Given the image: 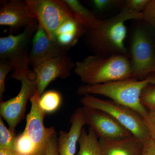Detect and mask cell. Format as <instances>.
Here are the masks:
<instances>
[{
    "label": "cell",
    "mask_w": 155,
    "mask_h": 155,
    "mask_svg": "<svg viewBox=\"0 0 155 155\" xmlns=\"http://www.w3.org/2000/svg\"><path fill=\"white\" fill-rule=\"evenodd\" d=\"M142 14L123 8L116 16L102 20L98 26L87 30L89 45L95 54L104 56L124 54L129 56L125 47L127 35L125 22L129 20H142Z\"/></svg>",
    "instance_id": "6da1fadb"
},
{
    "label": "cell",
    "mask_w": 155,
    "mask_h": 155,
    "mask_svg": "<svg viewBox=\"0 0 155 155\" xmlns=\"http://www.w3.org/2000/svg\"><path fill=\"white\" fill-rule=\"evenodd\" d=\"M74 72L83 83L95 85L132 77L129 56L124 54L89 56L75 63Z\"/></svg>",
    "instance_id": "7a4b0ae2"
},
{
    "label": "cell",
    "mask_w": 155,
    "mask_h": 155,
    "mask_svg": "<svg viewBox=\"0 0 155 155\" xmlns=\"http://www.w3.org/2000/svg\"><path fill=\"white\" fill-rule=\"evenodd\" d=\"M155 84V76H148L142 80L129 78L95 85H81L77 89L79 95H100L111 101L130 108L144 118L148 110L142 104L140 97L144 89Z\"/></svg>",
    "instance_id": "3957f363"
},
{
    "label": "cell",
    "mask_w": 155,
    "mask_h": 155,
    "mask_svg": "<svg viewBox=\"0 0 155 155\" xmlns=\"http://www.w3.org/2000/svg\"><path fill=\"white\" fill-rule=\"evenodd\" d=\"M83 96L80 99L83 107L105 112L143 142L151 138L143 118L132 109L110 100L101 99L92 95Z\"/></svg>",
    "instance_id": "277c9868"
},
{
    "label": "cell",
    "mask_w": 155,
    "mask_h": 155,
    "mask_svg": "<svg viewBox=\"0 0 155 155\" xmlns=\"http://www.w3.org/2000/svg\"><path fill=\"white\" fill-rule=\"evenodd\" d=\"M151 33L143 23L134 30L129 54L132 78L142 80L155 73V43Z\"/></svg>",
    "instance_id": "5b68a950"
},
{
    "label": "cell",
    "mask_w": 155,
    "mask_h": 155,
    "mask_svg": "<svg viewBox=\"0 0 155 155\" xmlns=\"http://www.w3.org/2000/svg\"><path fill=\"white\" fill-rule=\"evenodd\" d=\"M11 78L19 81L21 86L14 97L0 103L1 116L8 123L9 129L15 132L17 125L24 119L26 105L37 90L33 71L30 69L13 72Z\"/></svg>",
    "instance_id": "8992f818"
},
{
    "label": "cell",
    "mask_w": 155,
    "mask_h": 155,
    "mask_svg": "<svg viewBox=\"0 0 155 155\" xmlns=\"http://www.w3.org/2000/svg\"><path fill=\"white\" fill-rule=\"evenodd\" d=\"M38 25L35 19L21 33L0 38L1 61H9L13 72L29 69V52Z\"/></svg>",
    "instance_id": "52a82bcc"
},
{
    "label": "cell",
    "mask_w": 155,
    "mask_h": 155,
    "mask_svg": "<svg viewBox=\"0 0 155 155\" xmlns=\"http://www.w3.org/2000/svg\"><path fill=\"white\" fill-rule=\"evenodd\" d=\"M31 16L56 40V31L64 22L74 18L72 11L64 1L26 0Z\"/></svg>",
    "instance_id": "ba28073f"
},
{
    "label": "cell",
    "mask_w": 155,
    "mask_h": 155,
    "mask_svg": "<svg viewBox=\"0 0 155 155\" xmlns=\"http://www.w3.org/2000/svg\"><path fill=\"white\" fill-rule=\"evenodd\" d=\"M40 97L37 90L30 99L31 108L26 116L25 130L36 146L41 155H44L49 142L56 132L54 127H45L44 120L46 113L40 105Z\"/></svg>",
    "instance_id": "9c48e42d"
},
{
    "label": "cell",
    "mask_w": 155,
    "mask_h": 155,
    "mask_svg": "<svg viewBox=\"0 0 155 155\" xmlns=\"http://www.w3.org/2000/svg\"><path fill=\"white\" fill-rule=\"evenodd\" d=\"M86 124L100 139L118 140L133 135L117 120L100 110L83 107Z\"/></svg>",
    "instance_id": "30bf717a"
},
{
    "label": "cell",
    "mask_w": 155,
    "mask_h": 155,
    "mask_svg": "<svg viewBox=\"0 0 155 155\" xmlns=\"http://www.w3.org/2000/svg\"><path fill=\"white\" fill-rule=\"evenodd\" d=\"M75 64L67 54L49 59L33 68L37 88L41 96L52 81L58 78L69 77Z\"/></svg>",
    "instance_id": "8fae6325"
},
{
    "label": "cell",
    "mask_w": 155,
    "mask_h": 155,
    "mask_svg": "<svg viewBox=\"0 0 155 155\" xmlns=\"http://www.w3.org/2000/svg\"><path fill=\"white\" fill-rule=\"evenodd\" d=\"M69 49L50 38L44 28L38 25L32 39L28 61L32 68L49 59L67 54Z\"/></svg>",
    "instance_id": "7c38bea8"
},
{
    "label": "cell",
    "mask_w": 155,
    "mask_h": 155,
    "mask_svg": "<svg viewBox=\"0 0 155 155\" xmlns=\"http://www.w3.org/2000/svg\"><path fill=\"white\" fill-rule=\"evenodd\" d=\"M35 19L31 17L26 1L11 0L2 3L0 9V25L12 30L25 28Z\"/></svg>",
    "instance_id": "4fadbf2b"
},
{
    "label": "cell",
    "mask_w": 155,
    "mask_h": 155,
    "mask_svg": "<svg viewBox=\"0 0 155 155\" xmlns=\"http://www.w3.org/2000/svg\"><path fill=\"white\" fill-rule=\"evenodd\" d=\"M71 127L69 132L61 130L58 137L59 155H75L84 126L87 125L83 107L78 108L70 119Z\"/></svg>",
    "instance_id": "5bb4252c"
},
{
    "label": "cell",
    "mask_w": 155,
    "mask_h": 155,
    "mask_svg": "<svg viewBox=\"0 0 155 155\" xmlns=\"http://www.w3.org/2000/svg\"><path fill=\"white\" fill-rule=\"evenodd\" d=\"M103 155H142L144 142L132 135L118 140L100 139Z\"/></svg>",
    "instance_id": "9a60e30c"
},
{
    "label": "cell",
    "mask_w": 155,
    "mask_h": 155,
    "mask_svg": "<svg viewBox=\"0 0 155 155\" xmlns=\"http://www.w3.org/2000/svg\"><path fill=\"white\" fill-rule=\"evenodd\" d=\"M74 16V18L87 29L97 27L102 20L97 18L91 11L77 0H64Z\"/></svg>",
    "instance_id": "2e32d148"
},
{
    "label": "cell",
    "mask_w": 155,
    "mask_h": 155,
    "mask_svg": "<svg viewBox=\"0 0 155 155\" xmlns=\"http://www.w3.org/2000/svg\"><path fill=\"white\" fill-rule=\"evenodd\" d=\"M78 143V155H103L99 139L90 127L88 132L83 129Z\"/></svg>",
    "instance_id": "e0dca14e"
},
{
    "label": "cell",
    "mask_w": 155,
    "mask_h": 155,
    "mask_svg": "<svg viewBox=\"0 0 155 155\" xmlns=\"http://www.w3.org/2000/svg\"><path fill=\"white\" fill-rule=\"evenodd\" d=\"M15 149V151L20 155H41L25 129L20 135L17 136Z\"/></svg>",
    "instance_id": "ac0fdd59"
},
{
    "label": "cell",
    "mask_w": 155,
    "mask_h": 155,
    "mask_svg": "<svg viewBox=\"0 0 155 155\" xmlns=\"http://www.w3.org/2000/svg\"><path fill=\"white\" fill-rule=\"evenodd\" d=\"M61 94L55 91H48L44 93L40 99V105L47 113H51L57 110L61 103Z\"/></svg>",
    "instance_id": "d6986e66"
},
{
    "label": "cell",
    "mask_w": 155,
    "mask_h": 155,
    "mask_svg": "<svg viewBox=\"0 0 155 155\" xmlns=\"http://www.w3.org/2000/svg\"><path fill=\"white\" fill-rule=\"evenodd\" d=\"M17 136L15 132L7 128L2 118L0 117V149L12 150L15 151V143Z\"/></svg>",
    "instance_id": "ffe728a7"
},
{
    "label": "cell",
    "mask_w": 155,
    "mask_h": 155,
    "mask_svg": "<svg viewBox=\"0 0 155 155\" xmlns=\"http://www.w3.org/2000/svg\"><path fill=\"white\" fill-rule=\"evenodd\" d=\"M150 84L143 90L140 97L142 104L148 110H155V86Z\"/></svg>",
    "instance_id": "44dd1931"
},
{
    "label": "cell",
    "mask_w": 155,
    "mask_h": 155,
    "mask_svg": "<svg viewBox=\"0 0 155 155\" xmlns=\"http://www.w3.org/2000/svg\"><path fill=\"white\" fill-rule=\"evenodd\" d=\"M12 70L13 67L8 61H1L0 63V100L2 101L4 94L6 91L5 80L8 74Z\"/></svg>",
    "instance_id": "7402d4cb"
},
{
    "label": "cell",
    "mask_w": 155,
    "mask_h": 155,
    "mask_svg": "<svg viewBox=\"0 0 155 155\" xmlns=\"http://www.w3.org/2000/svg\"><path fill=\"white\" fill-rule=\"evenodd\" d=\"M150 0H127L122 1L123 8L135 13H141L145 9Z\"/></svg>",
    "instance_id": "603a6c76"
},
{
    "label": "cell",
    "mask_w": 155,
    "mask_h": 155,
    "mask_svg": "<svg viewBox=\"0 0 155 155\" xmlns=\"http://www.w3.org/2000/svg\"><path fill=\"white\" fill-rule=\"evenodd\" d=\"M142 14L143 21L155 28V0L150 1Z\"/></svg>",
    "instance_id": "cb8c5ba5"
},
{
    "label": "cell",
    "mask_w": 155,
    "mask_h": 155,
    "mask_svg": "<svg viewBox=\"0 0 155 155\" xmlns=\"http://www.w3.org/2000/svg\"><path fill=\"white\" fill-rule=\"evenodd\" d=\"M122 1L114 0H94L92 2L93 5L97 11H105L114 5H122Z\"/></svg>",
    "instance_id": "d4e9b609"
},
{
    "label": "cell",
    "mask_w": 155,
    "mask_h": 155,
    "mask_svg": "<svg viewBox=\"0 0 155 155\" xmlns=\"http://www.w3.org/2000/svg\"><path fill=\"white\" fill-rule=\"evenodd\" d=\"M143 119L151 138L155 141V110H148L147 115Z\"/></svg>",
    "instance_id": "484cf974"
},
{
    "label": "cell",
    "mask_w": 155,
    "mask_h": 155,
    "mask_svg": "<svg viewBox=\"0 0 155 155\" xmlns=\"http://www.w3.org/2000/svg\"><path fill=\"white\" fill-rule=\"evenodd\" d=\"M58 140V137L56 133L49 142L44 155H59Z\"/></svg>",
    "instance_id": "4316f807"
},
{
    "label": "cell",
    "mask_w": 155,
    "mask_h": 155,
    "mask_svg": "<svg viewBox=\"0 0 155 155\" xmlns=\"http://www.w3.org/2000/svg\"><path fill=\"white\" fill-rule=\"evenodd\" d=\"M142 155H155V141L152 138L144 143Z\"/></svg>",
    "instance_id": "83f0119b"
},
{
    "label": "cell",
    "mask_w": 155,
    "mask_h": 155,
    "mask_svg": "<svg viewBox=\"0 0 155 155\" xmlns=\"http://www.w3.org/2000/svg\"><path fill=\"white\" fill-rule=\"evenodd\" d=\"M0 155H20L17 152L12 150L0 149Z\"/></svg>",
    "instance_id": "f1b7e54d"
}]
</instances>
